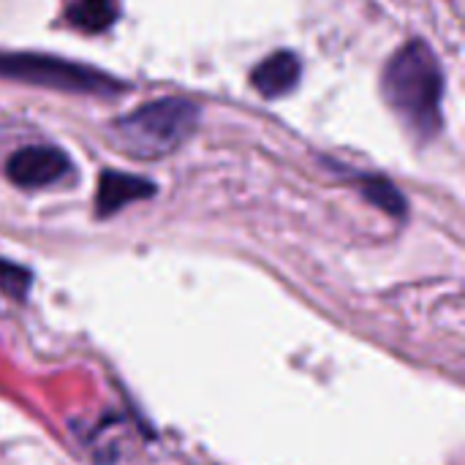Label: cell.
<instances>
[{"label":"cell","instance_id":"obj_4","mask_svg":"<svg viewBox=\"0 0 465 465\" xmlns=\"http://www.w3.org/2000/svg\"><path fill=\"white\" fill-rule=\"evenodd\" d=\"M74 169L71 158L52 144H27L19 147L8 161H5V177L25 191H38L46 185L60 183L68 177Z\"/></svg>","mask_w":465,"mask_h":465},{"label":"cell","instance_id":"obj_2","mask_svg":"<svg viewBox=\"0 0 465 465\" xmlns=\"http://www.w3.org/2000/svg\"><path fill=\"white\" fill-rule=\"evenodd\" d=\"M202 120V109L177 95L155 98L112 123L114 144L139 161H155L180 150Z\"/></svg>","mask_w":465,"mask_h":465},{"label":"cell","instance_id":"obj_9","mask_svg":"<svg viewBox=\"0 0 465 465\" xmlns=\"http://www.w3.org/2000/svg\"><path fill=\"white\" fill-rule=\"evenodd\" d=\"M33 286V272L27 267H19L8 259H0V292L14 297L16 302L27 300V292Z\"/></svg>","mask_w":465,"mask_h":465},{"label":"cell","instance_id":"obj_5","mask_svg":"<svg viewBox=\"0 0 465 465\" xmlns=\"http://www.w3.org/2000/svg\"><path fill=\"white\" fill-rule=\"evenodd\" d=\"M158 193V185L139 174H125L114 169H104L98 177V193H95V215L112 218L120 210H125L134 202L153 199Z\"/></svg>","mask_w":465,"mask_h":465},{"label":"cell","instance_id":"obj_8","mask_svg":"<svg viewBox=\"0 0 465 465\" xmlns=\"http://www.w3.org/2000/svg\"><path fill=\"white\" fill-rule=\"evenodd\" d=\"M357 188L360 193L373 204L379 207L381 213L392 215V218H406V196L403 191L390 180V177H381V174H357Z\"/></svg>","mask_w":465,"mask_h":465},{"label":"cell","instance_id":"obj_1","mask_svg":"<svg viewBox=\"0 0 465 465\" xmlns=\"http://www.w3.org/2000/svg\"><path fill=\"white\" fill-rule=\"evenodd\" d=\"M384 98L401 123L417 136L430 142L444 128V71L428 41L414 38L401 46L384 68Z\"/></svg>","mask_w":465,"mask_h":465},{"label":"cell","instance_id":"obj_3","mask_svg":"<svg viewBox=\"0 0 465 465\" xmlns=\"http://www.w3.org/2000/svg\"><path fill=\"white\" fill-rule=\"evenodd\" d=\"M0 79L46 87L57 93L76 95H104L112 98L125 90L120 79L112 74L84 65L79 60H65L44 52H0Z\"/></svg>","mask_w":465,"mask_h":465},{"label":"cell","instance_id":"obj_7","mask_svg":"<svg viewBox=\"0 0 465 465\" xmlns=\"http://www.w3.org/2000/svg\"><path fill=\"white\" fill-rule=\"evenodd\" d=\"M65 22L82 33H104L120 16V0H65Z\"/></svg>","mask_w":465,"mask_h":465},{"label":"cell","instance_id":"obj_6","mask_svg":"<svg viewBox=\"0 0 465 465\" xmlns=\"http://www.w3.org/2000/svg\"><path fill=\"white\" fill-rule=\"evenodd\" d=\"M302 79V63L294 52L289 49H278L270 57H264L253 74H251V84L256 87L259 95L264 98H281L289 95Z\"/></svg>","mask_w":465,"mask_h":465}]
</instances>
